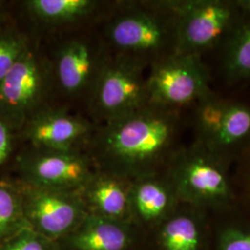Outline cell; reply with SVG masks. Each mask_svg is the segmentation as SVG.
<instances>
[{"instance_id": "9c48e42d", "label": "cell", "mask_w": 250, "mask_h": 250, "mask_svg": "<svg viewBox=\"0 0 250 250\" xmlns=\"http://www.w3.org/2000/svg\"><path fill=\"white\" fill-rule=\"evenodd\" d=\"M106 57L100 45L87 38H73L60 46L55 56L53 78L70 97L90 96Z\"/></svg>"}, {"instance_id": "d6986e66", "label": "cell", "mask_w": 250, "mask_h": 250, "mask_svg": "<svg viewBox=\"0 0 250 250\" xmlns=\"http://www.w3.org/2000/svg\"><path fill=\"white\" fill-rule=\"evenodd\" d=\"M224 63L228 77L232 80L250 76V21L239 27L232 36Z\"/></svg>"}, {"instance_id": "8fae6325", "label": "cell", "mask_w": 250, "mask_h": 250, "mask_svg": "<svg viewBox=\"0 0 250 250\" xmlns=\"http://www.w3.org/2000/svg\"><path fill=\"white\" fill-rule=\"evenodd\" d=\"M132 181L97 170L77 192L88 214L130 223V189Z\"/></svg>"}, {"instance_id": "7a4b0ae2", "label": "cell", "mask_w": 250, "mask_h": 250, "mask_svg": "<svg viewBox=\"0 0 250 250\" xmlns=\"http://www.w3.org/2000/svg\"><path fill=\"white\" fill-rule=\"evenodd\" d=\"M162 9H126L114 16L106 27L108 44L118 55L145 62L158 58L169 48L174 53L175 19L165 4Z\"/></svg>"}, {"instance_id": "e0dca14e", "label": "cell", "mask_w": 250, "mask_h": 250, "mask_svg": "<svg viewBox=\"0 0 250 250\" xmlns=\"http://www.w3.org/2000/svg\"><path fill=\"white\" fill-rule=\"evenodd\" d=\"M250 134V108L228 103L222 123L208 142L217 147H228L240 143Z\"/></svg>"}, {"instance_id": "5b68a950", "label": "cell", "mask_w": 250, "mask_h": 250, "mask_svg": "<svg viewBox=\"0 0 250 250\" xmlns=\"http://www.w3.org/2000/svg\"><path fill=\"white\" fill-rule=\"evenodd\" d=\"M175 19L174 54L198 56L218 43L232 27L235 4L223 1L167 2Z\"/></svg>"}, {"instance_id": "2e32d148", "label": "cell", "mask_w": 250, "mask_h": 250, "mask_svg": "<svg viewBox=\"0 0 250 250\" xmlns=\"http://www.w3.org/2000/svg\"><path fill=\"white\" fill-rule=\"evenodd\" d=\"M28 227L18 184L0 182V245Z\"/></svg>"}, {"instance_id": "d4e9b609", "label": "cell", "mask_w": 250, "mask_h": 250, "mask_svg": "<svg viewBox=\"0 0 250 250\" xmlns=\"http://www.w3.org/2000/svg\"><path fill=\"white\" fill-rule=\"evenodd\" d=\"M236 7L240 8V9L250 13V0H247V1H237L235 2Z\"/></svg>"}, {"instance_id": "7c38bea8", "label": "cell", "mask_w": 250, "mask_h": 250, "mask_svg": "<svg viewBox=\"0 0 250 250\" xmlns=\"http://www.w3.org/2000/svg\"><path fill=\"white\" fill-rule=\"evenodd\" d=\"M132 243L130 223L87 214L58 244L61 250H128Z\"/></svg>"}, {"instance_id": "3957f363", "label": "cell", "mask_w": 250, "mask_h": 250, "mask_svg": "<svg viewBox=\"0 0 250 250\" xmlns=\"http://www.w3.org/2000/svg\"><path fill=\"white\" fill-rule=\"evenodd\" d=\"M144 65L123 55L107 58L89 96L94 116L106 123L148 105Z\"/></svg>"}, {"instance_id": "ac0fdd59", "label": "cell", "mask_w": 250, "mask_h": 250, "mask_svg": "<svg viewBox=\"0 0 250 250\" xmlns=\"http://www.w3.org/2000/svg\"><path fill=\"white\" fill-rule=\"evenodd\" d=\"M163 250H197V224L188 216H175L167 221L161 231Z\"/></svg>"}, {"instance_id": "ffe728a7", "label": "cell", "mask_w": 250, "mask_h": 250, "mask_svg": "<svg viewBox=\"0 0 250 250\" xmlns=\"http://www.w3.org/2000/svg\"><path fill=\"white\" fill-rule=\"evenodd\" d=\"M28 48L25 36L11 29L0 30V83Z\"/></svg>"}, {"instance_id": "9a60e30c", "label": "cell", "mask_w": 250, "mask_h": 250, "mask_svg": "<svg viewBox=\"0 0 250 250\" xmlns=\"http://www.w3.org/2000/svg\"><path fill=\"white\" fill-rule=\"evenodd\" d=\"M92 0H29L25 2L33 18L46 25H62L89 17L99 6Z\"/></svg>"}, {"instance_id": "cb8c5ba5", "label": "cell", "mask_w": 250, "mask_h": 250, "mask_svg": "<svg viewBox=\"0 0 250 250\" xmlns=\"http://www.w3.org/2000/svg\"><path fill=\"white\" fill-rule=\"evenodd\" d=\"M222 250H250V233L228 232L223 240Z\"/></svg>"}, {"instance_id": "277c9868", "label": "cell", "mask_w": 250, "mask_h": 250, "mask_svg": "<svg viewBox=\"0 0 250 250\" xmlns=\"http://www.w3.org/2000/svg\"><path fill=\"white\" fill-rule=\"evenodd\" d=\"M51 76L41 57L29 46L0 83V119L13 132L21 131L45 107Z\"/></svg>"}, {"instance_id": "52a82bcc", "label": "cell", "mask_w": 250, "mask_h": 250, "mask_svg": "<svg viewBox=\"0 0 250 250\" xmlns=\"http://www.w3.org/2000/svg\"><path fill=\"white\" fill-rule=\"evenodd\" d=\"M18 185L30 228L52 241L63 240L88 214L77 192Z\"/></svg>"}, {"instance_id": "4fadbf2b", "label": "cell", "mask_w": 250, "mask_h": 250, "mask_svg": "<svg viewBox=\"0 0 250 250\" xmlns=\"http://www.w3.org/2000/svg\"><path fill=\"white\" fill-rule=\"evenodd\" d=\"M177 181L180 190L193 197L215 199L228 193L222 170L203 157H190L183 162L179 167Z\"/></svg>"}, {"instance_id": "8992f818", "label": "cell", "mask_w": 250, "mask_h": 250, "mask_svg": "<svg viewBox=\"0 0 250 250\" xmlns=\"http://www.w3.org/2000/svg\"><path fill=\"white\" fill-rule=\"evenodd\" d=\"M21 183L36 188L78 192L98 170L86 150L31 147L18 159Z\"/></svg>"}, {"instance_id": "5bb4252c", "label": "cell", "mask_w": 250, "mask_h": 250, "mask_svg": "<svg viewBox=\"0 0 250 250\" xmlns=\"http://www.w3.org/2000/svg\"><path fill=\"white\" fill-rule=\"evenodd\" d=\"M171 203V192L164 183L151 178L132 181L130 189L131 218L135 216L146 223L161 219Z\"/></svg>"}, {"instance_id": "7402d4cb", "label": "cell", "mask_w": 250, "mask_h": 250, "mask_svg": "<svg viewBox=\"0 0 250 250\" xmlns=\"http://www.w3.org/2000/svg\"><path fill=\"white\" fill-rule=\"evenodd\" d=\"M228 103L219 100H206L198 112V124L202 133L209 140L222 123Z\"/></svg>"}, {"instance_id": "603a6c76", "label": "cell", "mask_w": 250, "mask_h": 250, "mask_svg": "<svg viewBox=\"0 0 250 250\" xmlns=\"http://www.w3.org/2000/svg\"><path fill=\"white\" fill-rule=\"evenodd\" d=\"M13 131L0 119V166L8 161L13 149Z\"/></svg>"}, {"instance_id": "6da1fadb", "label": "cell", "mask_w": 250, "mask_h": 250, "mask_svg": "<svg viewBox=\"0 0 250 250\" xmlns=\"http://www.w3.org/2000/svg\"><path fill=\"white\" fill-rule=\"evenodd\" d=\"M175 132L172 111L148 104L95 127L86 152L98 170L131 181L170 149Z\"/></svg>"}, {"instance_id": "484cf974", "label": "cell", "mask_w": 250, "mask_h": 250, "mask_svg": "<svg viewBox=\"0 0 250 250\" xmlns=\"http://www.w3.org/2000/svg\"><path fill=\"white\" fill-rule=\"evenodd\" d=\"M1 6H2V2H0V12H1Z\"/></svg>"}, {"instance_id": "ba28073f", "label": "cell", "mask_w": 250, "mask_h": 250, "mask_svg": "<svg viewBox=\"0 0 250 250\" xmlns=\"http://www.w3.org/2000/svg\"><path fill=\"white\" fill-rule=\"evenodd\" d=\"M148 104L170 109L204 97L205 69L198 56L171 54L156 62L146 78Z\"/></svg>"}, {"instance_id": "30bf717a", "label": "cell", "mask_w": 250, "mask_h": 250, "mask_svg": "<svg viewBox=\"0 0 250 250\" xmlns=\"http://www.w3.org/2000/svg\"><path fill=\"white\" fill-rule=\"evenodd\" d=\"M94 130V125L83 118L45 106L31 117L21 133L31 147L68 150L87 143Z\"/></svg>"}, {"instance_id": "44dd1931", "label": "cell", "mask_w": 250, "mask_h": 250, "mask_svg": "<svg viewBox=\"0 0 250 250\" xmlns=\"http://www.w3.org/2000/svg\"><path fill=\"white\" fill-rule=\"evenodd\" d=\"M0 250H61L57 242L28 227L0 245Z\"/></svg>"}]
</instances>
